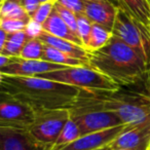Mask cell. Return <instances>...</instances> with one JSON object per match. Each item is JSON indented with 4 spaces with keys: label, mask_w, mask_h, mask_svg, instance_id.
<instances>
[{
    "label": "cell",
    "mask_w": 150,
    "mask_h": 150,
    "mask_svg": "<svg viewBox=\"0 0 150 150\" xmlns=\"http://www.w3.org/2000/svg\"><path fill=\"white\" fill-rule=\"evenodd\" d=\"M79 88L40 77L0 74V94H4L40 109H72L80 95Z\"/></svg>",
    "instance_id": "cell-1"
},
{
    "label": "cell",
    "mask_w": 150,
    "mask_h": 150,
    "mask_svg": "<svg viewBox=\"0 0 150 150\" xmlns=\"http://www.w3.org/2000/svg\"><path fill=\"white\" fill-rule=\"evenodd\" d=\"M80 91L71 111H110L125 125H137L150 120V97L143 90Z\"/></svg>",
    "instance_id": "cell-2"
},
{
    "label": "cell",
    "mask_w": 150,
    "mask_h": 150,
    "mask_svg": "<svg viewBox=\"0 0 150 150\" xmlns=\"http://www.w3.org/2000/svg\"><path fill=\"white\" fill-rule=\"evenodd\" d=\"M90 66L118 88L135 86L143 82L150 69L133 48L114 36L104 47L90 52Z\"/></svg>",
    "instance_id": "cell-3"
},
{
    "label": "cell",
    "mask_w": 150,
    "mask_h": 150,
    "mask_svg": "<svg viewBox=\"0 0 150 150\" xmlns=\"http://www.w3.org/2000/svg\"><path fill=\"white\" fill-rule=\"evenodd\" d=\"M35 77L69 84L82 91H116L120 88L112 80L92 67H67Z\"/></svg>",
    "instance_id": "cell-4"
},
{
    "label": "cell",
    "mask_w": 150,
    "mask_h": 150,
    "mask_svg": "<svg viewBox=\"0 0 150 150\" xmlns=\"http://www.w3.org/2000/svg\"><path fill=\"white\" fill-rule=\"evenodd\" d=\"M114 37L132 47L150 67V28L134 19L121 7L117 9L112 30Z\"/></svg>",
    "instance_id": "cell-5"
},
{
    "label": "cell",
    "mask_w": 150,
    "mask_h": 150,
    "mask_svg": "<svg viewBox=\"0 0 150 150\" xmlns=\"http://www.w3.org/2000/svg\"><path fill=\"white\" fill-rule=\"evenodd\" d=\"M35 111V119L28 132L36 141L52 148L64 125L70 119V109H40Z\"/></svg>",
    "instance_id": "cell-6"
},
{
    "label": "cell",
    "mask_w": 150,
    "mask_h": 150,
    "mask_svg": "<svg viewBox=\"0 0 150 150\" xmlns=\"http://www.w3.org/2000/svg\"><path fill=\"white\" fill-rule=\"evenodd\" d=\"M0 97V127L28 131L35 119V109L4 94Z\"/></svg>",
    "instance_id": "cell-7"
},
{
    "label": "cell",
    "mask_w": 150,
    "mask_h": 150,
    "mask_svg": "<svg viewBox=\"0 0 150 150\" xmlns=\"http://www.w3.org/2000/svg\"><path fill=\"white\" fill-rule=\"evenodd\" d=\"M71 118L77 123L81 136L125 125L110 111H71Z\"/></svg>",
    "instance_id": "cell-8"
},
{
    "label": "cell",
    "mask_w": 150,
    "mask_h": 150,
    "mask_svg": "<svg viewBox=\"0 0 150 150\" xmlns=\"http://www.w3.org/2000/svg\"><path fill=\"white\" fill-rule=\"evenodd\" d=\"M65 68H67V66L46 62L43 60H26L20 57H13L11 63L7 66L0 69V74L9 76L35 77L40 74L62 70Z\"/></svg>",
    "instance_id": "cell-9"
},
{
    "label": "cell",
    "mask_w": 150,
    "mask_h": 150,
    "mask_svg": "<svg viewBox=\"0 0 150 150\" xmlns=\"http://www.w3.org/2000/svg\"><path fill=\"white\" fill-rule=\"evenodd\" d=\"M110 145L112 149L149 150L150 120L137 125H129Z\"/></svg>",
    "instance_id": "cell-10"
},
{
    "label": "cell",
    "mask_w": 150,
    "mask_h": 150,
    "mask_svg": "<svg viewBox=\"0 0 150 150\" xmlns=\"http://www.w3.org/2000/svg\"><path fill=\"white\" fill-rule=\"evenodd\" d=\"M0 150H50L36 141L28 131L0 127Z\"/></svg>",
    "instance_id": "cell-11"
},
{
    "label": "cell",
    "mask_w": 150,
    "mask_h": 150,
    "mask_svg": "<svg viewBox=\"0 0 150 150\" xmlns=\"http://www.w3.org/2000/svg\"><path fill=\"white\" fill-rule=\"evenodd\" d=\"M127 125H121L105 131L96 132L81 136L73 143L58 150H96L111 144L127 127Z\"/></svg>",
    "instance_id": "cell-12"
},
{
    "label": "cell",
    "mask_w": 150,
    "mask_h": 150,
    "mask_svg": "<svg viewBox=\"0 0 150 150\" xmlns=\"http://www.w3.org/2000/svg\"><path fill=\"white\" fill-rule=\"evenodd\" d=\"M118 7L109 1H86L84 15L93 24L112 32Z\"/></svg>",
    "instance_id": "cell-13"
},
{
    "label": "cell",
    "mask_w": 150,
    "mask_h": 150,
    "mask_svg": "<svg viewBox=\"0 0 150 150\" xmlns=\"http://www.w3.org/2000/svg\"><path fill=\"white\" fill-rule=\"evenodd\" d=\"M37 38L45 45L52 46V47L56 48V50H60L68 56L88 62L90 64V52L83 46H80L74 42L68 41V40L62 39V38L54 37V36L50 35L43 31Z\"/></svg>",
    "instance_id": "cell-14"
},
{
    "label": "cell",
    "mask_w": 150,
    "mask_h": 150,
    "mask_svg": "<svg viewBox=\"0 0 150 150\" xmlns=\"http://www.w3.org/2000/svg\"><path fill=\"white\" fill-rule=\"evenodd\" d=\"M42 30H43V32L52 36H54V37L62 38V39L74 42L80 46H83L82 41L78 37V35L73 33L72 30L68 27V25L65 23L64 20L61 18V16L54 11H54L48 17V19L45 21V23L42 25Z\"/></svg>",
    "instance_id": "cell-15"
},
{
    "label": "cell",
    "mask_w": 150,
    "mask_h": 150,
    "mask_svg": "<svg viewBox=\"0 0 150 150\" xmlns=\"http://www.w3.org/2000/svg\"><path fill=\"white\" fill-rule=\"evenodd\" d=\"M118 7L150 28V2L148 0H118Z\"/></svg>",
    "instance_id": "cell-16"
},
{
    "label": "cell",
    "mask_w": 150,
    "mask_h": 150,
    "mask_svg": "<svg viewBox=\"0 0 150 150\" xmlns=\"http://www.w3.org/2000/svg\"><path fill=\"white\" fill-rule=\"evenodd\" d=\"M42 60L67 67H91L88 62H84V61L68 56V54H64V52H60V50H56L52 46L45 45V44H44Z\"/></svg>",
    "instance_id": "cell-17"
},
{
    "label": "cell",
    "mask_w": 150,
    "mask_h": 150,
    "mask_svg": "<svg viewBox=\"0 0 150 150\" xmlns=\"http://www.w3.org/2000/svg\"><path fill=\"white\" fill-rule=\"evenodd\" d=\"M30 39L26 31L16 32V33H7V38L5 44L1 50L0 54L8 57H20L26 42Z\"/></svg>",
    "instance_id": "cell-18"
},
{
    "label": "cell",
    "mask_w": 150,
    "mask_h": 150,
    "mask_svg": "<svg viewBox=\"0 0 150 150\" xmlns=\"http://www.w3.org/2000/svg\"><path fill=\"white\" fill-rule=\"evenodd\" d=\"M112 37L113 34L111 31L105 29L100 25L93 24L92 33H91L90 40H88V43L86 45V50L88 52H93L101 50V48L104 47L105 45H107L110 42Z\"/></svg>",
    "instance_id": "cell-19"
},
{
    "label": "cell",
    "mask_w": 150,
    "mask_h": 150,
    "mask_svg": "<svg viewBox=\"0 0 150 150\" xmlns=\"http://www.w3.org/2000/svg\"><path fill=\"white\" fill-rule=\"evenodd\" d=\"M80 137H81V133H80V129L78 127L77 123L70 117V119L64 125L56 143L50 148V150H58L60 148L65 147V146L69 145V144L76 141L77 139H79Z\"/></svg>",
    "instance_id": "cell-20"
},
{
    "label": "cell",
    "mask_w": 150,
    "mask_h": 150,
    "mask_svg": "<svg viewBox=\"0 0 150 150\" xmlns=\"http://www.w3.org/2000/svg\"><path fill=\"white\" fill-rule=\"evenodd\" d=\"M0 19H13L30 22L31 18L23 8L19 0H7L5 2L0 3Z\"/></svg>",
    "instance_id": "cell-21"
},
{
    "label": "cell",
    "mask_w": 150,
    "mask_h": 150,
    "mask_svg": "<svg viewBox=\"0 0 150 150\" xmlns=\"http://www.w3.org/2000/svg\"><path fill=\"white\" fill-rule=\"evenodd\" d=\"M44 43L38 38H30L24 45L20 58L26 60H42Z\"/></svg>",
    "instance_id": "cell-22"
},
{
    "label": "cell",
    "mask_w": 150,
    "mask_h": 150,
    "mask_svg": "<svg viewBox=\"0 0 150 150\" xmlns=\"http://www.w3.org/2000/svg\"><path fill=\"white\" fill-rule=\"evenodd\" d=\"M76 16H77V33L80 40L82 41L83 47L86 48L88 43V40H90L91 33H92L93 23L84 13Z\"/></svg>",
    "instance_id": "cell-23"
},
{
    "label": "cell",
    "mask_w": 150,
    "mask_h": 150,
    "mask_svg": "<svg viewBox=\"0 0 150 150\" xmlns=\"http://www.w3.org/2000/svg\"><path fill=\"white\" fill-rule=\"evenodd\" d=\"M54 11L61 16V18L64 20V22L68 25V27L72 30L73 33L78 35V33H77V16L75 15V13H73L72 11L65 8V7H63L62 5H60L57 2H56V4H54ZM78 37H79V36H78Z\"/></svg>",
    "instance_id": "cell-24"
},
{
    "label": "cell",
    "mask_w": 150,
    "mask_h": 150,
    "mask_svg": "<svg viewBox=\"0 0 150 150\" xmlns=\"http://www.w3.org/2000/svg\"><path fill=\"white\" fill-rule=\"evenodd\" d=\"M56 2L57 1H50V2L41 3L37 8V11H35V13L33 15V17L31 18V20H33L34 22L42 26L45 23L46 20L48 19L50 13L54 11Z\"/></svg>",
    "instance_id": "cell-25"
},
{
    "label": "cell",
    "mask_w": 150,
    "mask_h": 150,
    "mask_svg": "<svg viewBox=\"0 0 150 150\" xmlns=\"http://www.w3.org/2000/svg\"><path fill=\"white\" fill-rule=\"evenodd\" d=\"M29 22L13 19H0V29L6 33H16V32L25 31Z\"/></svg>",
    "instance_id": "cell-26"
},
{
    "label": "cell",
    "mask_w": 150,
    "mask_h": 150,
    "mask_svg": "<svg viewBox=\"0 0 150 150\" xmlns=\"http://www.w3.org/2000/svg\"><path fill=\"white\" fill-rule=\"evenodd\" d=\"M57 3L68 11H72L75 15L84 13V6H86L84 0H57Z\"/></svg>",
    "instance_id": "cell-27"
},
{
    "label": "cell",
    "mask_w": 150,
    "mask_h": 150,
    "mask_svg": "<svg viewBox=\"0 0 150 150\" xmlns=\"http://www.w3.org/2000/svg\"><path fill=\"white\" fill-rule=\"evenodd\" d=\"M19 1L22 6H23V8L26 11V13L29 15L30 18L33 17L35 11H37L39 5L41 4L39 0H19Z\"/></svg>",
    "instance_id": "cell-28"
},
{
    "label": "cell",
    "mask_w": 150,
    "mask_h": 150,
    "mask_svg": "<svg viewBox=\"0 0 150 150\" xmlns=\"http://www.w3.org/2000/svg\"><path fill=\"white\" fill-rule=\"evenodd\" d=\"M26 33L28 34L30 38H37L40 34L42 33V26L37 24L36 22H34L33 20H30V22L28 23L27 28H26Z\"/></svg>",
    "instance_id": "cell-29"
},
{
    "label": "cell",
    "mask_w": 150,
    "mask_h": 150,
    "mask_svg": "<svg viewBox=\"0 0 150 150\" xmlns=\"http://www.w3.org/2000/svg\"><path fill=\"white\" fill-rule=\"evenodd\" d=\"M143 86H144V88H145L146 93H147L150 97V69H149V71H148L145 79H144V81H143Z\"/></svg>",
    "instance_id": "cell-30"
},
{
    "label": "cell",
    "mask_w": 150,
    "mask_h": 150,
    "mask_svg": "<svg viewBox=\"0 0 150 150\" xmlns=\"http://www.w3.org/2000/svg\"><path fill=\"white\" fill-rule=\"evenodd\" d=\"M96 150H113V149H112V147H111L110 144H109V145H106V146H104V147L99 148V149H96Z\"/></svg>",
    "instance_id": "cell-31"
},
{
    "label": "cell",
    "mask_w": 150,
    "mask_h": 150,
    "mask_svg": "<svg viewBox=\"0 0 150 150\" xmlns=\"http://www.w3.org/2000/svg\"><path fill=\"white\" fill-rule=\"evenodd\" d=\"M111 3H113L114 5H116L117 7H118V0H109Z\"/></svg>",
    "instance_id": "cell-32"
},
{
    "label": "cell",
    "mask_w": 150,
    "mask_h": 150,
    "mask_svg": "<svg viewBox=\"0 0 150 150\" xmlns=\"http://www.w3.org/2000/svg\"><path fill=\"white\" fill-rule=\"evenodd\" d=\"M41 3H44V2H50V1H57V0H39Z\"/></svg>",
    "instance_id": "cell-33"
},
{
    "label": "cell",
    "mask_w": 150,
    "mask_h": 150,
    "mask_svg": "<svg viewBox=\"0 0 150 150\" xmlns=\"http://www.w3.org/2000/svg\"><path fill=\"white\" fill-rule=\"evenodd\" d=\"M84 1H109V0H84Z\"/></svg>",
    "instance_id": "cell-34"
},
{
    "label": "cell",
    "mask_w": 150,
    "mask_h": 150,
    "mask_svg": "<svg viewBox=\"0 0 150 150\" xmlns=\"http://www.w3.org/2000/svg\"><path fill=\"white\" fill-rule=\"evenodd\" d=\"M113 150H129V149H123V148H120V149H113Z\"/></svg>",
    "instance_id": "cell-35"
},
{
    "label": "cell",
    "mask_w": 150,
    "mask_h": 150,
    "mask_svg": "<svg viewBox=\"0 0 150 150\" xmlns=\"http://www.w3.org/2000/svg\"><path fill=\"white\" fill-rule=\"evenodd\" d=\"M5 1H7V0H1V1H0V3H3V2H5Z\"/></svg>",
    "instance_id": "cell-36"
},
{
    "label": "cell",
    "mask_w": 150,
    "mask_h": 150,
    "mask_svg": "<svg viewBox=\"0 0 150 150\" xmlns=\"http://www.w3.org/2000/svg\"><path fill=\"white\" fill-rule=\"evenodd\" d=\"M148 1H149V2H150V0H148Z\"/></svg>",
    "instance_id": "cell-37"
},
{
    "label": "cell",
    "mask_w": 150,
    "mask_h": 150,
    "mask_svg": "<svg viewBox=\"0 0 150 150\" xmlns=\"http://www.w3.org/2000/svg\"><path fill=\"white\" fill-rule=\"evenodd\" d=\"M149 150H150V149H149Z\"/></svg>",
    "instance_id": "cell-38"
}]
</instances>
